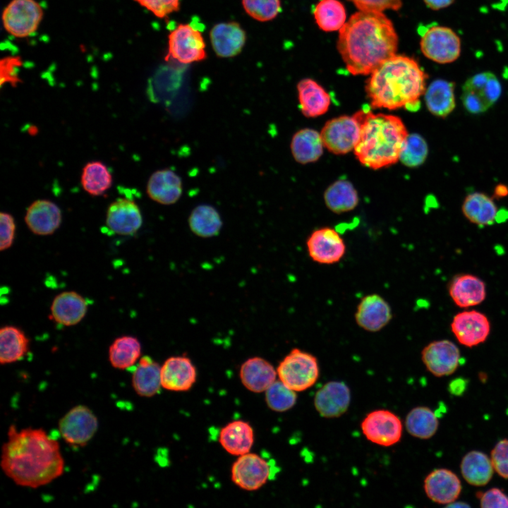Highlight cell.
<instances>
[{
  "instance_id": "1",
  "label": "cell",
  "mask_w": 508,
  "mask_h": 508,
  "mask_svg": "<svg viewBox=\"0 0 508 508\" xmlns=\"http://www.w3.org/2000/svg\"><path fill=\"white\" fill-rule=\"evenodd\" d=\"M7 435L1 449V467L16 485L37 488L63 474L64 460L59 444L44 430H18L11 425Z\"/></svg>"
},
{
  "instance_id": "2",
  "label": "cell",
  "mask_w": 508,
  "mask_h": 508,
  "mask_svg": "<svg viewBox=\"0 0 508 508\" xmlns=\"http://www.w3.org/2000/svg\"><path fill=\"white\" fill-rule=\"evenodd\" d=\"M398 42L392 22L382 12L359 11L339 30L337 49L350 73L368 75L396 54Z\"/></svg>"
},
{
  "instance_id": "3",
  "label": "cell",
  "mask_w": 508,
  "mask_h": 508,
  "mask_svg": "<svg viewBox=\"0 0 508 508\" xmlns=\"http://www.w3.org/2000/svg\"><path fill=\"white\" fill-rule=\"evenodd\" d=\"M370 75L365 89L372 108L411 111L420 108L428 75L414 59L395 54Z\"/></svg>"
},
{
  "instance_id": "4",
  "label": "cell",
  "mask_w": 508,
  "mask_h": 508,
  "mask_svg": "<svg viewBox=\"0 0 508 508\" xmlns=\"http://www.w3.org/2000/svg\"><path fill=\"white\" fill-rule=\"evenodd\" d=\"M355 114L361 132L353 152L360 163L373 169L397 163L409 135L402 120L392 114H374L368 107Z\"/></svg>"
},
{
  "instance_id": "5",
  "label": "cell",
  "mask_w": 508,
  "mask_h": 508,
  "mask_svg": "<svg viewBox=\"0 0 508 508\" xmlns=\"http://www.w3.org/2000/svg\"><path fill=\"white\" fill-rule=\"evenodd\" d=\"M277 377L295 392H303L313 387L320 375L318 358L312 353L294 348L282 359L277 368Z\"/></svg>"
},
{
  "instance_id": "6",
  "label": "cell",
  "mask_w": 508,
  "mask_h": 508,
  "mask_svg": "<svg viewBox=\"0 0 508 508\" xmlns=\"http://www.w3.org/2000/svg\"><path fill=\"white\" fill-rule=\"evenodd\" d=\"M502 93L501 84L491 72L477 73L469 78L462 87L461 101L471 114L486 111L498 100Z\"/></svg>"
},
{
  "instance_id": "7",
  "label": "cell",
  "mask_w": 508,
  "mask_h": 508,
  "mask_svg": "<svg viewBox=\"0 0 508 508\" xmlns=\"http://www.w3.org/2000/svg\"><path fill=\"white\" fill-rule=\"evenodd\" d=\"M420 47L426 58L437 64H447L460 56L461 42L459 35L450 28L433 25L422 34Z\"/></svg>"
},
{
  "instance_id": "8",
  "label": "cell",
  "mask_w": 508,
  "mask_h": 508,
  "mask_svg": "<svg viewBox=\"0 0 508 508\" xmlns=\"http://www.w3.org/2000/svg\"><path fill=\"white\" fill-rule=\"evenodd\" d=\"M43 14L36 0H11L2 13L3 25L11 35L27 37L36 32Z\"/></svg>"
},
{
  "instance_id": "9",
  "label": "cell",
  "mask_w": 508,
  "mask_h": 508,
  "mask_svg": "<svg viewBox=\"0 0 508 508\" xmlns=\"http://www.w3.org/2000/svg\"><path fill=\"white\" fill-rule=\"evenodd\" d=\"M206 43L201 32L190 24H179L168 35V54L181 64L198 62L207 58Z\"/></svg>"
},
{
  "instance_id": "10",
  "label": "cell",
  "mask_w": 508,
  "mask_h": 508,
  "mask_svg": "<svg viewBox=\"0 0 508 508\" xmlns=\"http://www.w3.org/2000/svg\"><path fill=\"white\" fill-rule=\"evenodd\" d=\"M361 132L360 121L353 116H340L327 121L320 132L325 148L335 155L353 151Z\"/></svg>"
},
{
  "instance_id": "11",
  "label": "cell",
  "mask_w": 508,
  "mask_h": 508,
  "mask_svg": "<svg viewBox=\"0 0 508 508\" xmlns=\"http://www.w3.org/2000/svg\"><path fill=\"white\" fill-rule=\"evenodd\" d=\"M361 428L368 441L382 447L397 444L403 433L401 419L387 409H376L368 413L361 421Z\"/></svg>"
},
{
  "instance_id": "12",
  "label": "cell",
  "mask_w": 508,
  "mask_h": 508,
  "mask_svg": "<svg viewBox=\"0 0 508 508\" xmlns=\"http://www.w3.org/2000/svg\"><path fill=\"white\" fill-rule=\"evenodd\" d=\"M98 419L86 406L70 409L59 421V430L64 440L73 447H84L98 429Z\"/></svg>"
},
{
  "instance_id": "13",
  "label": "cell",
  "mask_w": 508,
  "mask_h": 508,
  "mask_svg": "<svg viewBox=\"0 0 508 508\" xmlns=\"http://www.w3.org/2000/svg\"><path fill=\"white\" fill-rule=\"evenodd\" d=\"M270 462L254 453L238 456L231 466V480L235 485L247 491L262 488L273 473Z\"/></svg>"
},
{
  "instance_id": "14",
  "label": "cell",
  "mask_w": 508,
  "mask_h": 508,
  "mask_svg": "<svg viewBox=\"0 0 508 508\" xmlns=\"http://www.w3.org/2000/svg\"><path fill=\"white\" fill-rule=\"evenodd\" d=\"M306 248L313 261L332 265L345 255L346 246L339 233L333 228L322 227L313 231L306 240Z\"/></svg>"
},
{
  "instance_id": "15",
  "label": "cell",
  "mask_w": 508,
  "mask_h": 508,
  "mask_svg": "<svg viewBox=\"0 0 508 508\" xmlns=\"http://www.w3.org/2000/svg\"><path fill=\"white\" fill-rule=\"evenodd\" d=\"M421 360L429 373L440 377L450 375L457 370L461 353L453 341L435 340L424 346L421 351Z\"/></svg>"
},
{
  "instance_id": "16",
  "label": "cell",
  "mask_w": 508,
  "mask_h": 508,
  "mask_svg": "<svg viewBox=\"0 0 508 508\" xmlns=\"http://www.w3.org/2000/svg\"><path fill=\"white\" fill-rule=\"evenodd\" d=\"M490 329L488 318L476 310L458 313L451 322V330L456 340L469 348L484 343L490 335Z\"/></svg>"
},
{
  "instance_id": "17",
  "label": "cell",
  "mask_w": 508,
  "mask_h": 508,
  "mask_svg": "<svg viewBox=\"0 0 508 508\" xmlns=\"http://www.w3.org/2000/svg\"><path fill=\"white\" fill-rule=\"evenodd\" d=\"M392 310L389 303L380 294H370L363 296L357 305L355 322L368 332H377L392 320Z\"/></svg>"
},
{
  "instance_id": "18",
  "label": "cell",
  "mask_w": 508,
  "mask_h": 508,
  "mask_svg": "<svg viewBox=\"0 0 508 508\" xmlns=\"http://www.w3.org/2000/svg\"><path fill=\"white\" fill-rule=\"evenodd\" d=\"M313 403L315 410L322 417L338 418L349 407L350 389L344 382L329 381L316 392Z\"/></svg>"
},
{
  "instance_id": "19",
  "label": "cell",
  "mask_w": 508,
  "mask_h": 508,
  "mask_svg": "<svg viewBox=\"0 0 508 508\" xmlns=\"http://www.w3.org/2000/svg\"><path fill=\"white\" fill-rule=\"evenodd\" d=\"M143 217L138 205L128 198H118L108 207L106 226L112 233L130 236L138 231Z\"/></svg>"
},
{
  "instance_id": "20",
  "label": "cell",
  "mask_w": 508,
  "mask_h": 508,
  "mask_svg": "<svg viewBox=\"0 0 508 508\" xmlns=\"http://www.w3.org/2000/svg\"><path fill=\"white\" fill-rule=\"evenodd\" d=\"M423 488L427 497L440 504H449L459 497L461 483L455 473L447 468L433 470L425 478Z\"/></svg>"
},
{
  "instance_id": "21",
  "label": "cell",
  "mask_w": 508,
  "mask_h": 508,
  "mask_svg": "<svg viewBox=\"0 0 508 508\" xmlns=\"http://www.w3.org/2000/svg\"><path fill=\"white\" fill-rule=\"evenodd\" d=\"M197 372L186 356H171L161 366L162 388L174 392L189 390L196 381Z\"/></svg>"
},
{
  "instance_id": "22",
  "label": "cell",
  "mask_w": 508,
  "mask_h": 508,
  "mask_svg": "<svg viewBox=\"0 0 508 508\" xmlns=\"http://www.w3.org/2000/svg\"><path fill=\"white\" fill-rule=\"evenodd\" d=\"M210 38L215 54L219 57L229 58L238 55L242 51L246 34L239 23L223 22L212 27Z\"/></svg>"
},
{
  "instance_id": "23",
  "label": "cell",
  "mask_w": 508,
  "mask_h": 508,
  "mask_svg": "<svg viewBox=\"0 0 508 508\" xmlns=\"http://www.w3.org/2000/svg\"><path fill=\"white\" fill-rule=\"evenodd\" d=\"M60 208L51 200H37L27 209L25 222L29 229L36 235L52 234L61 225Z\"/></svg>"
},
{
  "instance_id": "24",
  "label": "cell",
  "mask_w": 508,
  "mask_h": 508,
  "mask_svg": "<svg viewBox=\"0 0 508 508\" xmlns=\"http://www.w3.org/2000/svg\"><path fill=\"white\" fill-rule=\"evenodd\" d=\"M449 294L459 308H468L483 303L486 298V285L483 280L471 274L454 277L449 283Z\"/></svg>"
},
{
  "instance_id": "25",
  "label": "cell",
  "mask_w": 508,
  "mask_h": 508,
  "mask_svg": "<svg viewBox=\"0 0 508 508\" xmlns=\"http://www.w3.org/2000/svg\"><path fill=\"white\" fill-rule=\"evenodd\" d=\"M183 191L181 177L169 169L155 171L147 183V193L150 199L162 205L176 202Z\"/></svg>"
},
{
  "instance_id": "26",
  "label": "cell",
  "mask_w": 508,
  "mask_h": 508,
  "mask_svg": "<svg viewBox=\"0 0 508 508\" xmlns=\"http://www.w3.org/2000/svg\"><path fill=\"white\" fill-rule=\"evenodd\" d=\"M87 303L75 291H64L54 298L51 305L53 320L63 326H73L85 316Z\"/></svg>"
},
{
  "instance_id": "27",
  "label": "cell",
  "mask_w": 508,
  "mask_h": 508,
  "mask_svg": "<svg viewBox=\"0 0 508 508\" xmlns=\"http://www.w3.org/2000/svg\"><path fill=\"white\" fill-rule=\"evenodd\" d=\"M240 380L243 385L255 393L265 392L277 380V369L265 359L253 357L241 366Z\"/></svg>"
},
{
  "instance_id": "28",
  "label": "cell",
  "mask_w": 508,
  "mask_h": 508,
  "mask_svg": "<svg viewBox=\"0 0 508 508\" xmlns=\"http://www.w3.org/2000/svg\"><path fill=\"white\" fill-rule=\"evenodd\" d=\"M299 108L306 117H317L329 109L331 99L326 90L311 78H304L297 84Z\"/></svg>"
},
{
  "instance_id": "29",
  "label": "cell",
  "mask_w": 508,
  "mask_h": 508,
  "mask_svg": "<svg viewBox=\"0 0 508 508\" xmlns=\"http://www.w3.org/2000/svg\"><path fill=\"white\" fill-rule=\"evenodd\" d=\"M219 442L229 454L239 456L250 452L254 443V431L248 422L236 420L221 429Z\"/></svg>"
},
{
  "instance_id": "30",
  "label": "cell",
  "mask_w": 508,
  "mask_h": 508,
  "mask_svg": "<svg viewBox=\"0 0 508 508\" xmlns=\"http://www.w3.org/2000/svg\"><path fill=\"white\" fill-rule=\"evenodd\" d=\"M454 83L444 79L433 80L424 93L428 111L440 118L448 116L456 106Z\"/></svg>"
},
{
  "instance_id": "31",
  "label": "cell",
  "mask_w": 508,
  "mask_h": 508,
  "mask_svg": "<svg viewBox=\"0 0 508 508\" xmlns=\"http://www.w3.org/2000/svg\"><path fill=\"white\" fill-rule=\"evenodd\" d=\"M464 216L480 226L493 224L497 218V207L492 198L480 192L468 194L461 207Z\"/></svg>"
},
{
  "instance_id": "32",
  "label": "cell",
  "mask_w": 508,
  "mask_h": 508,
  "mask_svg": "<svg viewBox=\"0 0 508 508\" xmlns=\"http://www.w3.org/2000/svg\"><path fill=\"white\" fill-rule=\"evenodd\" d=\"M132 385L139 396L151 397L157 394L162 387L161 366L150 356H143L133 373Z\"/></svg>"
},
{
  "instance_id": "33",
  "label": "cell",
  "mask_w": 508,
  "mask_h": 508,
  "mask_svg": "<svg viewBox=\"0 0 508 508\" xmlns=\"http://www.w3.org/2000/svg\"><path fill=\"white\" fill-rule=\"evenodd\" d=\"M460 471L468 484L477 487L487 485L495 471L490 458L477 450L470 451L463 456Z\"/></svg>"
},
{
  "instance_id": "34",
  "label": "cell",
  "mask_w": 508,
  "mask_h": 508,
  "mask_svg": "<svg viewBox=\"0 0 508 508\" xmlns=\"http://www.w3.org/2000/svg\"><path fill=\"white\" fill-rule=\"evenodd\" d=\"M290 147L294 159L302 164L319 159L325 147L320 133L311 128L301 129L295 133Z\"/></svg>"
},
{
  "instance_id": "35",
  "label": "cell",
  "mask_w": 508,
  "mask_h": 508,
  "mask_svg": "<svg viewBox=\"0 0 508 508\" xmlns=\"http://www.w3.org/2000/svg\"><path fill=\"white\" fill-rule=\"evenodd\" d=\"M29 350V339L14 326H4L0 330V363H12L22 359Z\"/></svg>"
},
{
  "instance_id": "36",
  "label": "cell",
  "mask_w": 508,
  "mask_h": 508,
  "mask_svg": "<svg viewBox=\"0 0 508 508\" xmlns=\"http://www.w3.org/2000/svg\"><path fill=\"white\" fill-rule=\"evenodd\" d=\"M324 200L328 209L336 214L351 211L358 203L356 190L345 179L332 183L324 193Z\"/></svg>"
},
{
  "instance_id": "37",
  "label": "cell",
  "mask_w": 508,
  "mask_h": 508,
  "mask_svg": "<svg viewBox=\"0 0 508 508\" xmlns=\"http://www.w3.org/2000/svg\"><path fill=\"white\" fill-rule=\"evenodd\" d=\"M141 354V345L136 337L122 336L116 338L109 349V360L117 369L133 366Z\"/></svg>"
},
{
  "instance_id": "38",
  "label": "cell",
  "mask_w": 508,
  "mask_h": 508,
  "mask_svg": "<svg viewBox=\"0 0 508 508\" xmlns=\"http://www.w3.org/2000/svg\"><path fill=\"white\" fill-rule=\"evenodd\" d=\"M404 423L407 432L411 435L422 440L432 437L439 426V421L435 412L427 406L413 408L407 413Z\"/></svg>"
},
{
  "instance_id": "39",
  "label": "cell",
  "mask_w": 508,
  "mask_h": 508,
  "mask_svg": "<svg viewBox=\"0 0 508 508\" xmlns=\"http://www.w3.org/2000/svg\"><path fill=\"white\" fill-rule=\"evenodd\" d=\"M188 224L197 236L208 238L219 234L222 221L217 210L209 205H200L191 212Z\"/></svg>"
},
{
  "instance_id": "40",
  "label": "cell",
  "mask_w": 508,
  "mask_h": 508,
  "mask_svg": "<svg viewBox=\"0 0 508 508\" xmlns=\"http://www.w3.org/2000/svg\"><path fill=\"white\" fill-rule=\"evenodd\" d=\"M313 16L318 27L325 32L339 30L346 22L345 7L339 0H320Z\"/></svg>"
},
{
  "instance_id": "41",
  "label": "cell",
  "mask_w": 508,
  "mask_h": 508,
  "mask_svg": "<svg viewBox=\"0 0 508 508\" xmlns=\"http://www.w3.org/2000/svg\"><path fill=\"white\" fill-rule=\"evenodd\" d=\"M112 181V176L109 170L102 162H90L83 169L81 185L83 189L91 195H103L111 188Z\"/></svg>"
},
{
  "instance_id": "42",
  "label": "cell",
  "mask_w": 508,
  "mask_h": 508,
  "mask_svg": "<svg viewBox=\"0 0 508 508\" xmlns=\"http://www.w3.org/2000/svg\"><path fill=\"white\" fill-rule=\"evenodd\" d=\"M265 392L267 405L276 412H284L291 409L297 400L296 392L279 380H275Z\"/></svg>"
},
{
  "instance_id": "43",
  "label": "cell",
  "mask_w": 508,
  "mask_h": 508,
  "mask_svg": "<svg viewBox=\"0 0 508 508\" xmlns=\"http://www.w3.org/2000/svg\"><path fill=\"white\" fill-rule=\"evenodd\" d=\"M428 155L425 140L419 134H409L399 156L401 163L409 167H416L424 163Z\"/></svg>"
},
{
  "instance_id": "44",
  "label": "cell",
  "mask_w": 508,
  "mask_h": 508,
  "mask_svg": "<svg viewBox=\"0 0 508 508\" xmlns=\"http://www.w3.org/2000/svg\"><path fill=\"white\" fill-rule=\"evenodd\" d=\"M242 6L249 16L260 22L273 20L281 11L280 0H242Z\"/></svg>"
},
{
  "instance_id": "45",
  "label": "cell",
  "mask_w": 508,
  "mask_h": 508,
  "mask_svg": "<svg viewBox=\"0 0 508 508\" xmlns=\"http://www.w3.org/2000/svg\"><path fill=\"white\" fill-rule=\"evenodd\" d=\"M490 459L495 471L508 480V439H502L495 445L491 451Z\"/></svg>"
},
{
  "instance_id": "46",
  "label": "cell",
  "mask_w": 508,
  "mask_h": 508,
  "mask_svg": "<svg viewBox=\"0 0 508 508\" xmlns=\"http://www.w3.org/2000/svg\"><path fill=\"white\" fill-rule=\"evenodd\" d=\"M134 1L159 18H164L169 14L178 11L180 7V0Z\"/></svg>"
},
{
  "instance_id": "47",
  "label": "cell",
  "mask_w": 508,
  "mask_h": 508,
  "mask_svg": "<svg viewBox=\"0 0 508 508\" xmlns=\"http://www.w3.org/2000/svg\"><path fill=\"white\" fill-rule=\"evenodd\" d=\"M21 65V59L17 56H7L1 61L0 73L1 86L4 83H9L15 86L20 82L18 75V71Z\"/></svg>"
},
{
  "instance_id": "48",
  "label": "cell",
  "mask_w": 508,
  "mask_h": 508,
  "mask_svg": "<svg viewBox=\"0 0 508 508\" xmlns=\"http://www.w3.org/2000/svg\"><path fill=\"white\" fill-rule=\"evenodd\" d=\"M483 508H508V495L501 489L492 488L476 495Z\"/></svg>"
},
{
  "instance_id": "49",
  "label": "cell",
  "mask_w": 508,
  "mask_h": 508,
  "mask_svg": "<svg viewBox=\"0 0 508 508\" xmlns=\"http://www.w3.org/2000/svg\"><path fill=\"white\" fill-rule=\"evenodd\" d=\"M16 224L13 217L8 212L0 214V250L9 248L14 240Z\"/></svg>"
},
{
  "instance_id": "50",
  "label": "cell",
  "mask_w": 508,
  "mask_h": 508,
  "mask_svg": "<svg viewBox=\"0 0 508 508\" xmlns=\"http://www.w3.org/2000/svg\"><path fill=\"white\" fill-rule=\"evenodd\" d=\"M362 11L382 12L387 9L399 10L402 5V0H348Z\"/></svg>"
},
{
  "instance_id": "51",
  "label": "cell",
  "mask_w": 508,
  "mask_h": 508,
  "mask_svg": "<svg viewBox=\"0 0 508 508\" xmlns=\"http://www.w3.org/2000/svg\"><path fill=\"white\" fill-rule=\"evenodd\" d=\"M466 382L461 378L455 379L449 383V390L454 395H460L466 389Z\"/></svg>"
},
{
  "instance_id": "52",
  "label": "cell",
  "mask_w": 508,
  "mask_h": 508,
  "mask_svg": "<svg viewBox=\"0 0 508 508\" xmlns=\"http://www.w3.org/2000/svg\"><path fill=\"white\" fill-rule=\"evenodd\" d=\"M425 4L432 10L437 11L451 6L455 0H423Z\"/></svg>"
},
{
  "instance_id": "53",
  "label": "cell",
  "mask_w": 508,
  "mask_h": 508,
  "mask_svg": "<svg viewBox=\"0 0 508 508\" xmlns=\"http://www.w3.org/2000/svg\"><path fill=\"white\" fill-rule=\"evenodd\" d=\"M495 195L496 197H504L508 195V188L504 185H498L495 188Z\"/></svg>"
}]
</instances>
